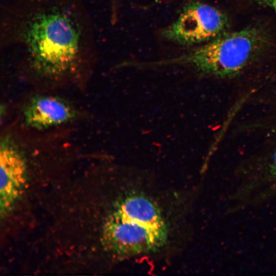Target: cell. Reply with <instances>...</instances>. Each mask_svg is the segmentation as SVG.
Returning <instances> with one entry per match:
<instances>
[{
	"label": "cell",
	"mask_w": 276,
	"mask_h": 276,
	"mask_svg": "<svg viewBox=\"0 0 276 276\" xmlns=\"http://www.w3.org/2000/svg\"><path fill=\"white\" fill-rule=\"evenodd\" d=\"M1 28L5 49L41 76L72 73L94 55L82 0H11L4 6Z\"/></svg>",
	"instance_id": "1"
},
{
	"label": "cell",
	"mask_w": 276,
	"mask_h": 276,
	"mask_svg": "<svg viewBox=\"0 0 276 276\" xmlns=\"http://www.w3.org/2000/svg\"><path fill=\"white\" fill-rule=\"evenodd\" d=\"M266 44L261 30L248 27L224 32L186 54L158 63L187 65L202 74L229 78L242 72Z\"/></svg>",
	"instance_id": "2"
},
{
	"label": "cell",
	"mask_w": 276,
	"mask_h": 276,
	"mask_svg": "<svg viewBox=\"0 0 276 276\" xmlns=\"http://www.w3.org/2000/svg\"><path fill=\"white\" fill-rule=\"evenodd\" d=\"M227 16L209 4L193 1L183 7L178 16L161 32L164 38L182 45L205 43L224 33Z\"/></svg>",
	"instance_id": "3"
},
{
	"label": "cell",
	"mask_w": 276,
	"mask_h": 276,
	"mask_svg": "<svg viewBox=\"0 0 276 276\" xmlns=\"http://www.w3.org/2000/svg\"><path fill=\"white\" fill-rule=\"evenodd\" d=\"M167 235L166 225L149 226L111 215L103 227L102 243L115 256H129L158 249Z\"/></svg>",
	"instance_id": "4"
},
{
	"label": "cell",
	"mask_w": 276,
	"mask_h": 276,
	"mask_svg": "<svg viewBox=\"0 0 276 276\" xmlns=\"http://www.w3.org/2000/svg\"><path fill=\"white\" fill-rule=\"evenodd\" d=\"M0 166V215L3 219L12 212L22 196L28 173L25 153L8 135L1 142Z\"/></svg>",
	"instance_id": "5"
},
{
	"label": "cell",
	"mask_w": 276,
	"mask_h": 276,
	"mask_svg": "<svg viewBox=\"0 0 276 276\" xmlns=\"http://www.w3.org/2000/svg\"><path fill=\"white\" fill-rule=\"evenodd\" d=\"M23 113L26 125L36 129L60 125L75 117L73 108L67 102L58 97L46 95L32 97Z\"/></svg>",
	"instance_id": "6"
},
{
	"label": "cell",
	"mask_w": 276,
	"mask_h": 276,
	"mask_svg": "<svg viewBox=\"0 0 276 276\" xmlns=\"http://www.w3.org/2000/svg\"><path fill=\"white\" fill-rule=\"evenodd\" d=\"M111 215L149 226L166 225L158 207L142 195H132L125 197L119 203Z\"/></svg>",
	"instance_id": "7"
},
{
	"label": "cell",
	"mask_w": 276,
	"mask_h": 276,
	"mask_svg": "<svg viewBox=\"0 0 276 276\" xmlns=\"http://www.w3.org/2000/svg\"><path fill=\"white\" fill-rule=\"evenodd\" d=\"M267 169L269 177L276 182V149L271 155Z\"/></svg>",
	"instance_id": "8"
},
{
	"label": "cell",
	"mask_w": 276,
	"mask_h": 276,
	"mask_svg": "<svg viewBox=\"0 0 276 276\" xmlns=\"http://www.w3.org/2000/svg\"><path fill=\"white\" fill-rule=\"evenodd\" d=\"M255 3L271 9L276 15V0H250Z\"/></svg>",
	"instance_id": "9"
}]
</instances>
